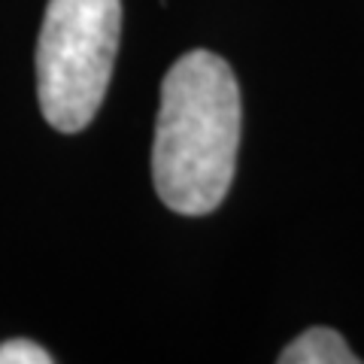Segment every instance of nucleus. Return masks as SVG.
Segmentation results:
<instances>
[{
	"label": "nucleus",
	"instance_id": "nucleus-1",
	"mask_svg": "<svg viewBox=\"0 0 364 364\" xmlns=\"http://www.w3.org/2000/svg\"><path fill=\"white\" fill-rule=\"evenodd\" d=\"M240 88L225 58L198 49L167 70L152 179L173 213L207 215L225 200L240 149Z\"/></svg>",
	"mask_w": 364,
	"mask_h": 364
},
{
	"label": "nucleus",
	"instance_id": "nucleus-2",
	"mask_svg": "<svg viewBox=\"0 0 364 364\" xmlns=\"http://www.w3.org/2000/svg\"><path fill=\"white\" fill-rule=\"evenodd\" d=\"M122 33V0H49L37 46L43 119L76 134L104 104Z\"/></svg>",
	"mask_w": 364,
	"mask_h": 364
},
{
	"label": "nucleus",
	"instance_id": "nucleus-3",
	"mask_svg": "<svg viewBox=\"0 0 364 364\" xmlns=\"http://www.w3.org/2000/svg\"><path fill=\"white\" fill-rule=\"evenodd\" d=\"M279 364H358L334 328H310L279 352Z\"/></svg>",
	"mask_w": 364,
	"mask_h": 364
},
{
	"label": "nucleus",
	"instance_id": "nucleus-4",
	"mask_svg": "<svg viewBox=\"0 0 364 364\" xmlns=\"http://www.w3.org/2000/svg\"><path fill=\"white\" fill-rule=\"evenodd\" d=\"M55 358L33 340H6L0 343V364H52Z\"/></svg>",
	"mask_w": 364,
	"mask_h": 364
}]
</instances>
